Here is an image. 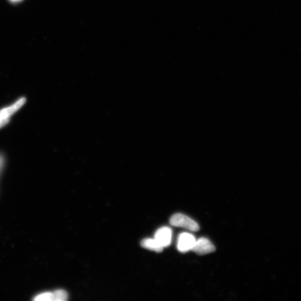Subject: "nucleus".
<instances>
[{
    "label": "nucleus",
    "instance_id": "f257e3e1",
    "mask_svg": "<svg viewBox=\"0 0 301 301\" xmlns=\"http://www.w3.org/2000/svg\"><path fill=\"white\" fill-rule=\"evenodd\" d=\"M27 102L26 97H20L14 102L0 109V130L9 124L11 118Z\"/></svg>",
    "mask_w": 301,
    "mask_h": 301
},
{
    "label": "nucleus",
    "instance_id": "f03ea898",
    "mask_svg": "<svg viewBox=\"0 0 301 301\" xmlns=\"http://www.w3.org/2000/svg\"><path fill=\"white\" fill-rule=\"evenodd\" d=\"M169 223L172 226L184 228L193 232H197L200 229L198 224L194 220L181 213L173 215L169 219Z\"/></svg>",
    "mask_w": 301,
    "mask_h": 301
},
{
    "label": "nucleus",
    "instance_id": "7ed1b4c3",
    "mask_svg": "<svg viewBox=\"0 0 301 301\" xmlns=\"http://www.w3.org/2000/svg\"><path fill=\"white\" fill-rule=\"evenodd\" d=\"M196 239L192 234L188 233H182L178 237L177 248L178 251L181 253H186L192 251Z\"/></svg>",
    "mask_w": 301,
    "mask_h": 301
},
{
    "label": "nucleus",
    "instance_id": "20e7f679",
    "mask_svg": "<svg viewBox=\"0 0 301 301\" xmlns=\"http://www.w3.org/2000/svg\"><path fill=\"white\" fill-rule=\"evenodd\" d=\"M192 251L202 256L215 252V247L209 239L201 238L196 240Z\"/></svg>",
    "mask_w": 301,
    "mask_h": 301
},
{
    "label": "nucleus",
    "instance_id": "39448f33",
    "mask_svg": "<svg viewBox=\"0 0 301 301\" xmlns=\"http://www.w3.org/2000/svg\"><path fill=\"white\" fill-rule=\"evenodd\" d=\"M172 231L170 228L164 227L159 229L155 233V239L164 248L171 243Z\"/></svg>",
    "mask_w": 301,
    "mask_h": 301
},
{
    "label": "nucleus",
    "instance_id": "423d86ee",
    "mask_svg": "<svg viewBox=\"0 0 301 301\" xmlns=\"http://www.w3.org/2000/svg\"><path fill=\"white\" fill-rule=\"evenodd\" d=\"M141 245L144 248L156 252H161L164 248L155 238H146L142 240Z\"/></svg>",
    "mask_w": 301,
    "mask_h": 301
},
{
    "label": "nucleus",
    "instance_id": "0eeeda50",
    "mask_svg": "<svg viewBox=\"0 0 301 301\" xmlns=\"http://www.w3.org/2000/svg\"><path fill=\"white\" fill-rule=\"evenodd\" d=\"M34 301H54V296L53 292H42L33 297Z\"/></svg>",
    "mask_w": 301,
    "mask_h": 301
},
{
    "label": "nucleus",
    "instance_id": "6e6552de",
    "mask_svg": "<svg viewBox=\"0 0 301 301\" xmlns=\"http://www.w3.org/2000/svg\"><path fill=\"white\" fill-rule=\"evenodd\" d=\"M54 301H66L68 298L67 292L63 290H57L53 291Z\"/></svg>",
    "mask_w": 301,
    "mask_h": 301
},
{
    "label": "nucleus",
    "instance_id": "1a4fd4ad",
    "mask_svg": "<svg viewBox=\"0 0 301 301\" xmlns=\"http://www.w3.org/2000/svg\"><path fill=\"white\" fill-rule=\"evenodd\" d=\"M6 164V159L5 155L0 152V179L2 175L4 169H5Z\"/></svg>",
    "mask_w": 301,
    "mask_h": 301
},
{
    "label": "nucleus",
    "instance_id": "9d476101",
    "mask_svg": "<svg viewBox=\"0 0 301 301\" xmlns=\"http://www.w3.org/2000/svg\"><path fill=\"white\" fill-rule=\"evenodd\" d=\"M12 1H19V0H12Z\"/></svg>",
    "mask_w": 301,
    "mask_h": 301
}]
</instances>
